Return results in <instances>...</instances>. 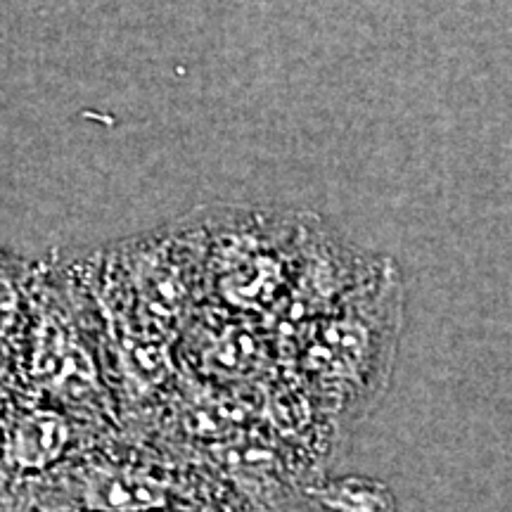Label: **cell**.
Masks as SVG:
<instances>
[{
  "label": "cell",
  "instance_id": "1",
  "mask_svg": "<svg viewBox=\"0 0 512 512\" xmlns=\"http://www.w3.org/2000/svg\"><path fill=\"white\" fill-rule=\"evenodd\" d=\"M15 382L100 432H119V415L100 361L95 306L72 254L36 259L27 335Z\"/></svg>",
  "mask_w": 512,
  "mask_h": 512
},
{
  "label": "cell",
  "instance_id": "2",
  "mask_svg": "<svg viewBox=\"0 0 512 512\" xmlns=\"http://www.w3.org/2000/svg\"><path fill=\"white\" fill-rule=\"evenodd\" d=\"M36 259L0 249V363L10 370L22 349L31 313Z\"/></svg>",
  "mask_w": 512,
  "mask_h": 512
},
{
  "label": "cell",
  "instance_id": "3",
  "mask_svg": "<svg viewBox=\"0 0 512 512\" xmlns=\"http://www.w3.org/2000/svg\"><path fill=\"white\" fill-rule=\"evenodd\" d=\"M311 496L330 512H396L392 489L370 477L335 479L311 489Z\"/></svg>",
  "mask_w": 512,
  "mask_h": 512
},
{
  "label": "cell",
  "instance_id": "4",
  "mask_svg": "<svg viewBox=\"0 0 512 512\" xmlns=\"http://www.w3.org/2000/svg\"><path fill=\"white\" fill-rule=\"evenodd\" d=\"M12 384H15V375H12V370L5 363H0V408H3L5 399H8Z\"/></svg>",
  "mask_w": 512,
  "mask_h": 512
},
{
  "label": "cell",
  "instance_id": "5",
  "mask_svg": "<svg viewBox=\"0 0 512 512\" xmlns=\"http://www.w3.org/2000/svg\"><path fill=\"white\" fill-rule=\"evenodd\" d=\"M162 512H200V510H162Z\"/></svg>",
  "mask_w": 512,
  "mask_h": 512
}]
</instances>
